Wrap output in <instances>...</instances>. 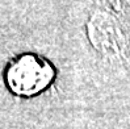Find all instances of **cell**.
Masks as SVG:
<instances>
[{
  "label": "cell",
  "mask_w": 130,
  "mask_h": 129,
  "mask_svg": "<svg viewBox=\"0 0 130 129\" xmlns=\"http://www.w3.org/2000/svg\"><path fill=\"white\" fill-rule=\"evenodd\" d=\"M87 33L93 46L105 57L114 59L126 58L129 41L118 21L109 13H93L87 24Z\"/></svg>",
  "instance_id": "7a4b0ae2"
},
{
  "label": "cell",
  "mask_w": 130,
  "mask_h": 129,
  "mask_svg": "<svg viewBox=\"0 0 130 129\" xmlns=\"http://www.w3.org/2000/svg\"><path fill=\"white\" fill-rule=\"evenodd\" d=\"M55 77L47 59L37 54H22L11 61L5 70L7 86L13 94L33 96L43 91Z\"/></svg>",
  "instance_id": "6da1fadb"
}]
</instances>
